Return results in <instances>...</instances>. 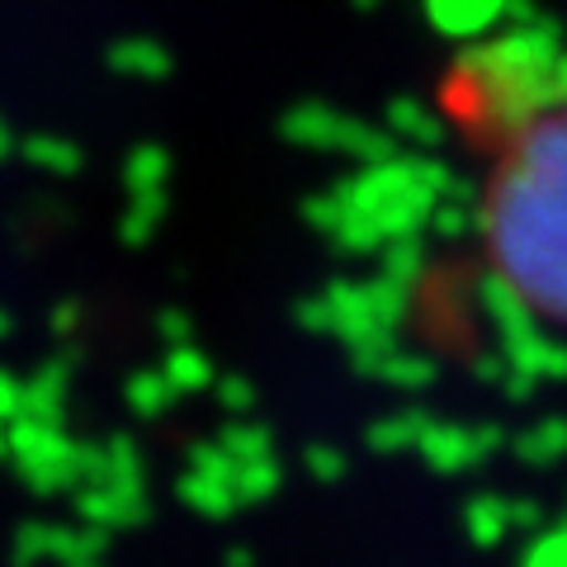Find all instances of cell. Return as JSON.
Listing matches in <instances>:
<instances>
[{
    "label": "cell",
    "mask_w": 567,
    "mask_h": 567,
    "mask_svg": "<svg viewBox=\"0 0 567 567\" xmlns=\"http://www.w3.org/2000/svg\"><path fill=\"white\" fill-rule=\"evenodd\" d=\"M477 162V241L496 289L567 331V66L496 52L450 81Z\"/></svg>",
    "instance_id": "1"
}]
</instances>
